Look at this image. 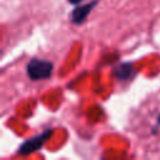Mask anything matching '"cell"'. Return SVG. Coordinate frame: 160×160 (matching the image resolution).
<instances>
[{"label":"cell","instance_id":"cell-1","mask_svg":"<svg viewBox=\"0 0 160 160\" xmlns=\"http://www.w3.org/2000/svg\"><path fill=\"white\" fill-rule=\"evenodd\" d=\"M54 65L51 61L34 58L31 59L26 65V72L30 80H44L51 76Z\"/></svg>","mask_w":160,"mask_h":160},{"label":"cell","instance_id":"cell-2","mask_svg":"<svg viewBox=\"0 0 160 160\" xmlns=\"http://www.w3.org/2000/svg\"><path fill=\"white\" fill-rule=\"evenodd\" d=\"M51 134H52V129H48L44 132H41V134H39V135L24 141L19 148V154L29 155L31 152H35V151L40 150L44 146V144L46 142V140L50 138Z\"/></svg>","mask_w":160,"mask_h":160},{"label":"cell","instance_id":"cell-3","mask_svg":"<svg viewBox=\"0 0 160 160\" xmlns=\"http://www.w3.org/2000/svg\"><path fill=\"white\" fill-rule=\"evenodd\" d=\"M98 4V0H94L92 2H89L86 5L82 6H78L74 9L72 14H71V21L74 24H82L85 21V19L88 18V15L90 14L91 9Z\"/></svg>","mask_w":160,"mask_h":160},{"label":"cell","instance_id":"cell-4","mask_svg":"<svg viewBox=\"0 0 160 160\" xmlns=\"http://www.w3.org/2000/svg\"><path fill=\"white\" fill-rule=\"evenodd\" d=\"M131 74H132L131 64H121L116 70V75L119 79H128L131 76Z\"/></svg>","mask_w":160,"mask_h":160},{"label":"cell","instance_id":"cell-5","mask_svg":"<svg viewBox=\"0 0 160 160\" xmlns=\"http://www.w3.org/2000/svg\"><path fill=\"white\" fill-rule=\"evenodd\" d=\"M70 4H79L80 1H82V0H68Z\"/></svg>","mask_w":160,"mask_h":160}]
</instances>
